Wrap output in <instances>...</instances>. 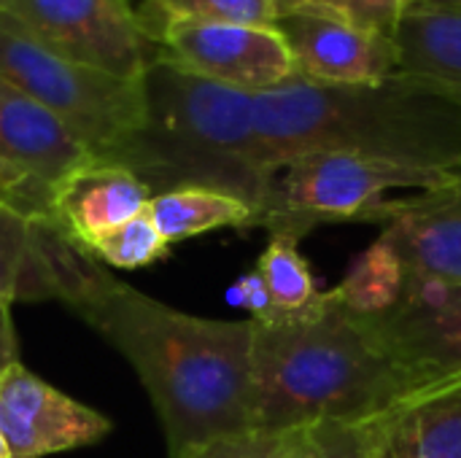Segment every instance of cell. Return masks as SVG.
<instances>
[{"label":"cell","instance_id":"obj_1","mask_svg":"<svg viewBox=\"0 0 461 458\" xmlns=\"http://www.w3.org/2000/svg\"><path fill=\"white\" fill-rule=\"evenodd\" d=\"M68 308L135 370L162 424L167 458L259 432L251 319L176 310L116 281L95 259Z\"/></svg>","mask_w":461,"mask_h":458},{"label":"cell","instance_id":"obj_2","mask_svg":"<svg viewBox=\"0 0 461 458\" xmlns=\"http://www.w3.org/2000/svg\"><path fill=\"white\" fill-rule=\"evenodd\" d=\"M257 132L281 170L308 154H354L411 170L461 173V100L405 70L370 84H289L251 94Z\"/></svg>","mask_w":461,"mask_h":458},{"label":"cell","instance_id":"obj_3","mask_svg":"<svg viewBox=\"0 0 461 458\" xmlns=\"http://www.w3.org/2000/svg\"><path fill=\"white\" fill-rule=\"evenodd\" d=\"M254 375L262 432L373 421L435 386L397 362L332 289L305 310L254 321Z\"/></svg>","mask_w":461,"mask_h":458},{"label":"cell","instance_id":"obj_4","mask_svg":"<svg viewBox=\"0 0 461 458\" xmlns=\"http://www.w3.org/2000/svg\"><path fill=\"white\" fill-rule=\"evenodd\" d=\"M138 175L151 197L216 189L257 208L265 227L276 165L257 132L251 94L157 57L143 73V119L108 159Z\"/></svg>","mask_w":461,"mask_h":458},{"label":"cell","instance_id":"obj_5","mask_svg":"<svg viewBox=\"0 0 461 458\" xmlns=\"http://www.w3.org/2000/svg\"><path fill=\"white\" fill-rule=\"evenodd\" d=\"M0 76L49 108L95 159H108L143 119V78L76 62L0 11Z\"/></svg>","mask_w":461,"mask_h":458},{"label":"cell","instance_id":"obj_6","mask_svg":"<svg viewBox=\"0 0 461 458\" xmlns=\"http://www.w3.org/2000/svg\"><path fill=\"white\" fill-rule=\"evenodd\" d=\"M456 175L411 170L354 154L297 157L276 173L265 229L270 235L303 238L316 224L365 221L389 192H427L448 184Z\"/></svg>","mask_w":461,"mask_h":458},{"label":"cell","instance_id":"obj_7","mask_svg":"<svg viewBox=\"0 0 461 458\" xmlns=\"http://www.w3.org/2000/svg\"><path fill=\"white\" fill-rule=\"evenodd\" d=\"M0 11L54 51L119 78H143L159 57L132 0H0Z\"/></svg>","mask_w":461,"mask_h":458},{"label":"cell","instance_id":"obj_8","mask_svg":"<svg viewBox=\"0 0 461 458\" xmlns=\"http://www.w3.org/2000/svg\"><path fill=\"white\" fill-rule=\"evenodd\" d=\"M159 57L221 86L262 94L297 78L276 27L167 19L149 27Z\"/></svg>","mask_w":461,"mask_h":458},{"label":"cell","instance_id":"obj_9","mask_svg":"<svg viewBox=\"0 0 461 458\" xmlns=\"http://www.w3.org/2000/svg\"><path fill=\"white\" fill-rule=\"evenodd\" d=\"M362 319L381 346L424 381L461 378V283L405 273L397 305Z\"/></svg>","mask_w":461,"mask_h":458},{"label":"cell","instance_id":"obj_10","mask_svg":"<svg viewBox=\"0 0 461 458\" xmlns=\"http://www.w3.org/2000/svg\"><path fill=\"white\" fill-rule=\"evenodd\" d=\"M113 424L95 408L68 397L22 362L0 373V435L11 458H49L89 448Z\"/></svg>","mask_w":461,"mask_h":458},{"label":"cell","instance_id":"obj_11","mask_svg":"<svg viewBox=\"0 0 461 458\" xmlns=\"http://www.w3.org/2000/svg\"><path fill=\"white\" fill-rule=\"evenodd\" d=\"M276 30L292 54L297 78L311 84H370L400 70L394 35L338 16L289 11L276 19Z\"/></svg>","mask_w":461,"mask_h":458},{"label":"cell","instance_id":"obj_12","mask_svg":"<svg viewBox=\"0 0 461 458\" xmlns=\"http://www.w3.org/2000/svg\"><path fill=\"white\" fill-rule=\"evenodd\" d=\"M86 262L89 256L78 254L49 219L0 200V305L62 302L68 308Z\"/></svg>","mask_w":461,"mask_h":458},{"label":"cell","instance_id":"obj_13","mask_svg":"<svg viewBox=\"0 0 461 458\" xmlns=\"http://www.w3.org/2000/svg\"><path fill=\"white\" fill-rule=\"evenodd\" d=\"M365 221L381 224L405 273L461 283V173L419 197L384 200Z\"/></svg>","mask_w":461,"mask_h":458},{"label":"cell","instance_id":"obj_14","mask_svg":"<svg viewBox=\"0 0 461 458\" xmlns=\"http://www.w3.org/2000/svg\"><path fill=\"white\" fill-rule=\"evenodd\" d=\"M151 202L149 186L127 167L92 159L65 175L49 197V219L84 254L108 229L140 216Z\"/></svg>","mask_w":461,"mask_h":458},{"label":"cell","instance_id":"obj_15","mask_svg":"<svg viewBox=\"0 0 461 458\" xmlns=\"http://www.w3.org/2000/svg\"><path fill=\"white\" fill-rule=\"evenodd\" d=\"M0 159L51 192L95 157L68 124L0 76Z\"/></svg>","mask_w":461,"mask_h":458},{"label":"cell","instance_id":"obj_16","mask_svg":"<svg viewBox=\"0 0 461 458\" xmlns=\"http://www.w3.org/2000/svg\"><path fill=\"white\" fill-rule=\"evenodd\" d=\"M378 458H461V378L427 386L386 413Z\"/></svg>","mask_w":461,"mask_h":458},{"label":"cell","instance_id":"obj_17","mask_svg":"<svg viewBox=\"0 0 461 458\" xmlns=\"http://www.w3.org/2000/svg\"><path fill=\"white\" fill-rule=\"evenodd\" d=\"M146 211L170 246L213 232V229L259 227V213L254 205H249L246 200L235 194L200 189V186L157 194L151 197Z\"/></svg>","mask_w":461,"mask_h":458},{"label":"cell","instance_id":"obj_18","mask_svg":"<svg viewBox=\"0 0 461 458\" xmlns=\"http://www.w3.org/2000/svg\"><path fill=\"white\" fill-rule=\"evenodd\" d=\"M394 38L400 70L424 76L461 100V16L411 8Z\"/></svg>","mask_w":461,"mask_h":458},{"label":"cell","instance_id":"obj_19","mask_svg":"<svg viewBox=\"0 0 461 458\" xmlns=\"http://www.w3.org/2000/svg\"><path fill=\"white\" fill-rule=\"evenodd\" d=\"M405 289V265L386 240L354 256L343 281L332 289L338 302L357 316H381L392 310Z\"/></svg>","mask_w":461,"mask_h":458},{"label":"cell","instance_id":"obj_20","mask_svg":"<svg viewBox=\"0 0 461 458\" xmlns=\"http://www.w3.org/2000/svg\"><path fill=\"white\" fill-rule=\"evenodd\" d=\"M257 273L262 275L267 286L273 316L305 310L321 294L316 289V281L305 256L300 254V238L270 235V243L257 262Z\"/></svg>","mask_w":461,"mask_h":458},{"label":"cell","instance_id":"obj_21","mask_svg":"<svg viewBox=\"0 0 461 458\" xmlns=\"http://www.w3.org/2000/svg\"><path fill=\"white\" fill-rule=\"evenodd\" d=\"M84 256L100 262L103 267L116 270H143L170 256V243L162 238L149 211L140 216L108 229L97 240H92Z\"/></svg>","mask_w":461,"mask_h":458},{"label":"cell","instance_id":"obj_22","mask_svg":"<svg viewBox=\"0 0 461 458\" xmlns=\"http://www.w3.org/2000/svg\"><path fill=\"white\" fill-rule=\"evenodd\" d=\"M138 11L146 30L167 19L257 24V27H276L278 19L273 0H143Z\"/></svg>","mask_w":461,"mask_h":458},{"label":"cell","instance_id":"obj_23","mask_svg":"<svg viewBox=\"0 0 461 458\" xmlns=\"http://www.w3.org/2000/svg\"><path fill=\"white\" fill-rule=\"evenodd\" d=\"M273 3L278 16L289 11L327 13L384 35H397L400 22L413 5V0H273Z\"/></svg>","mask_w":461,"mask_h":458},{"label":"cell","instance_id":"obj_24","mask_svg":"<svg viewBox=\"0 0 461 458\" xmlns=\"http://www.w3.org/2000/svg\"><path fill=\"white\" fill-rule=\"evenodd\" d=\"M316 437V427L311 429H289V432H251L238 437H224L208 443L184 458H303Z\"/></svg>","mask_w":461,"mask_h":458},{"label":"cell","instance_id":"obj_25","mask_svg":"<svg viewBox=\"0 0 461 458\" xmlns=\"http://www.w3.org/2000/svg\"><path fill=\"white\" fill-rule=\"evenodd\" d=\"M384 416L359 424H321L303 458H378Z\"/></svg>","mask_w":461,"mask_h":458},{"label":"cell","instance_id":"obj_26","mask_svg":"<svg viewBox=\"0 0 461 458\" xmlns=\"http://www.w3.org/2000/svg\"><path fill=\"white\" fill-rule=\"evenodd\" d=\"M49 197H51L49 189L32 184L27 175H22L5 159H0V200L3 202L19 205L22 211H30L35 216L49 219Z\"/></svg>","mask_w":461,"mask_h":458},{"label":"cell","instance_id":"obj_27","mask_svg":"<svg viewBox=\"0 0 461 458\" xmlns=\"http://www.w3.org/2000/svg\"><path fill=\"white\" fill-rule=\"evenodd\" d=\"M238 300L251 310L254 321H265V319L273 316V302H270L267 286H265V281H262V275L257 270H251L249 275H243L238 281Z\"/></svg>","mask_w":461,"mask_h":458},{"label":"cell","instance_id":"obj_28","mask_svg":"<svg viewBox=\"0 0 461 458\" xmlns=\"http://www.w3.org/2000/svg\"><path fill=\"white\" fill-rule=\"evenodd\" d=\"M19 337L14 329L11 308L0 305V373L8 370L11 364H19Z\"/></svg>","mask_w":461,"mask_h":458},{"label":"cell","instance_id":"obj_29","mask_svg":"<svg viewBox=\"0 0 461 458\" xmlns=\"http://www.w3.org/2000/svg\"><path fill=\"white\" fill-rule=\"evenodd\" d=\"M411 8H424V11H443L461 16V0H413Z\"/></svg>","mask_w":461,"mask_h":458},{"label":"cell","instance_id":"obj_30","mask_svg":"<svg viewBox=\"0 0 461 458\" xmlns=\"http://www.w3.org/2000/svg\"><path fill=\"white\" fill-rule=\"evenodd\" d=\"M0 458H11V451H8V445H5V440H3V435H0Z\"/></svg>","mask_w":461,"mask_h":458}]
</instances>
